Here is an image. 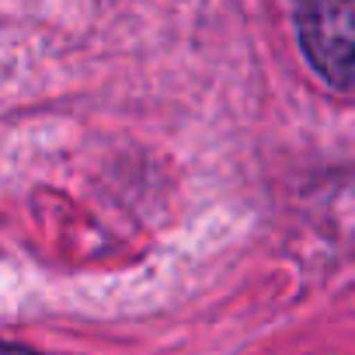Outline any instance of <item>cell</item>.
<instances>
[{
    "instance_id": "cell-1",
    "label": "cell",
    "mask_w": 355,
    "mask_h": 355,
    "mask_svg": "<svg viewBox=\"0 0 355 355\" xmlns=\"http://www.w3.org/2000/svg\"><path fill=\"white\" fill-rule=\"evenodd\" d=\"M296 32L310 67L338 91H355V4H303Z\"/></svg>"
},
{
    "instance_id": "cell-2",
    "label": "cell",
    "mask_w": 355,
    "mask_h": 355,
    "mask_svg": "<svg viewBox=\"0 0 355 355\" xmlns=\"http://www.w3.org/2000/svg\"><path fill=\"white\" fill-rule=\"evenodd\" d=\"M0 355H42V352L25 348V345H4V341H0Z\"/></svg>"
}]
</instances>
